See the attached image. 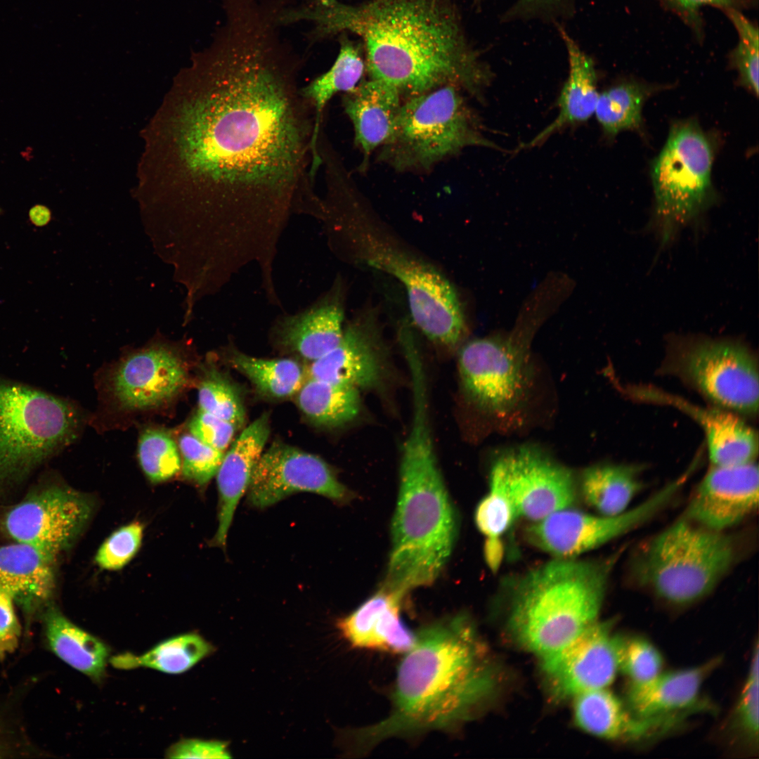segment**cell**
<instances>
[{"label": "cell", "instance_id": "cell-1", "mask_svg": "<svg viewBox=\"0 0 759 759\" xmlns=\"http://www.w3.org/2000/svg\"><path fill=\"white\" fill-rule=\"evenodd\" d=\"M294 73L262 48L240 47L199 57L186 74L180 202L166 214L181 243L217 266L271 261L290 219L320 213L314 114Z\"/></svg>", "mask_w": 759, "mask_h": 759}, {"label": "cell", "instance_id": "cell-2", "mask_svg": "<svg viewBox=\"0 0 759 759\" xmlns=\"http://www.w3.org/2000/svg\"><path fill=\"white\" fill-rule=\"evenodd\" d=\"M283 20L314 22L320 36L355 34L369 78L391 84L403 100L445 86L481 100L492 79L450 0H312Z\"/></svg>", "mask_w": 759, "mask_h": 759}, {"label": "cell", "instance_id": "cell-3", "mask_svg": "<svg viewBox=\"0 0 759 759\" xmlns=\"http://www.w3.org/2000/svg\"><path fill=\"white\" fill-rule=\"evenodd\" d=\"M397 668L388 716L347 731L349 752L362 755L396 737L450 731L473 716L492 686L486 651L467 616L456 615L416 632Z\"/></svg>", "mask_w": 759, "mask_h": 759}, {"label": "cell", "instance_id": "cell-4", "mask_svg": "<svg viewBox=\"0 0 759 759\" xmlns=\"http://www.w3.org/2000/svg\"><path fill=\"white\" fill-rule=\"evenodd\" d=\"M457 531L455 512L435 454L428 401L415 398L401 453L392 549L382 586L406 595L432 584L451 554Z\"/></svg>", "mask_w": 759, "mask_h": 759}, {"label": "cell", "instance_id": "cell-5", "mask_svg": "<svg viewBox=\"0 0 759 759\" xmlns=\"http://www.w3.org/2000/svg\"><path fill=\"white\" fill-rule=\"evenodd\" d=\"M339 252L383 271L404 287L415 326L432 343L455 349L467 333L461 301L449 280L433 265L407 252L373 227L356 190H346L326 204L320 221Z\"/></svg>", "mask_w": 759, "mask_h": 759}, {"label": "cell", "instance_id": "cell-6", "mask_svg": "<svg viewBox=\"0 0 759 759\" xmlns=\"http://www.w3.org/2000/svg\"><path fill=\"white\" fill-rule=\"evenodd\" d=\"M619 556L554 557L524 574L514 587L510 616L517 641L543 658L596 622Z\"/></svg>", "mask_w": 759, "mask_h": 759}, {"label": "cell", "instance_id": "cell-7", "mask_svg": "<svg viewBox=\"0 0 759 759\" xmlns=\"http://www.w3.org/2000/svg\"><path fill=\"white\" fill-rule=\"evenodd\" d=\"M736 557L731 536L682 517L641 546L630 571L638 585L665 602L683 606L708 595Z\"/></svg>", "mask_w": 759, "mask_h": 759}, {"label": "cell", "instance_id": "cell-8", "mask_svg": "<svg viewBox=\"0 0 759 759\" xmlns=\"http://www.w3.org/2000/svg\"><path fill=\"white\" fill-rule=\"evenodd\" d=\"M463 92L445 86L403 100L378 160L398 172H427L468 147L499 149L482 134Z\"/></svg>", "mask_w": 759, "mask_h": 759}, {"label": "cell", "instance_id": "cell-9", "mask_svg": "<svg viewBox=\"0 0 759 759\" xmlns=\"http://www.w3.org/2000/svg\"><path fill=\"white\" fill-rule=\"evenodd\" d=\"M79 426L67 400L0 377V494L72 443Z\"/></svg>", "mask_w": 759, "mask_h": 759}, {"label": "cell", "instance_id": "cell-10", "mask_svg": "<svg viewBox=\"0 0 759 759\" xmlns=\"http://www.w3.org/2000/svg\"><path fill=\"white\" fill-rule=\"evenodd\" d=\"M713 148L698 124H675L651 167L654 205L649 228L661 247L696 226L715 201L711 180Z\"/></svg>", "mask_w": 759, "mask_h": 759}, {"label": "cell", "instance_id": "cell-11", "mask_svg": "<svg viewBox=\"0 0 759 759\" xmlns=\"http://www.w3.org/2000/svg\"><path fill=\"white\" fill-rule=\"evenodd\" d=\"M554 313L547 297L531 292L510 333L474 339L462 346L458 353L462 385L476 405L498 413L515 406L525 386L524 351L538 327Z\"/></svg>", "mask_w": 759, "mask_h": 759}, {"label": "cell", "instance_id": "cell-12", "mask_svg": "<svg viewBox=\"0 0 759 759\" xmlns=\"http://www.w3.org/2000/svg\"><path fill=\"white\" fill-rule=\"evenodd\" d=\"M666 368L718 408L740 415H757V362L742 343L675 337L670 344Z\"/></svg>", "mask_w": 759, "mask_h": 759}, {"label": "cell", "instance_id": "cell-13", "mask_svg": "<svg viewBox=\"0 0 759 759\" xmlns=\"http://www.w3.org/2000/svg\"><path fill=\"white\" fill-rule=\"evenodd\" d=\"M681 475L639 505L616 515L593 514L570 508L533 523L528 542L556 558H576L640 527L667 506L686 483Z\"/></svg>", "mask_w": 759, "mask_h": 759}, {"label": "cell", "instance_id": "cell-14", "mask_svg": "<svg viewBox=\"0 0 759 759\" xmlns=\"http://www.w3.org/2000/svg\"><path fill=\"white\" fill-rule=\"evenodd\" d=\"M92 510L83 493L62 484H44L4 513L1 528L15 542L57 559L79 536Z\"/></svg>", "mask_w": 759, "mask_h": 759}, {"label": "cell", "instance_id": "cell-15", "mask_svg": "<svg viewBox=\"0 0 759 759\" xmlns=\"http://www.w3.org/2000/svg\"><path fill=\"white\" fill-rule=\"evenodd\" d=\"M489 484L509 498L517 517L533 522L571 507L576 498L570 470L528 448L498 459L491 469Z\"/></svg>", "mask_w": 759, "mask_h": 759}, {"label": "cell", "instance_id": "cell-16", "mask_svg": "<svg viewBox=\"0 0 759 759\" xmlns=\"http://www.w3.org/2000/svg\"><path fill=\"white\" fill-rule=\"evenodd\" d=\"M299 492L316 493L340 503L353 496L323 459L275 441L254 469L248 501L254 507L266 508Z\"/></svg>", "mask_w": 759, "mask_h": 759}, {"label": "cell", "instance_id": "cell-17", "mask_svg": "<svg viewBox=\"0 0 759 759\" xmlns=\"http://www.w3.org/2000/svg\"><path fill=\"white\" fill-rule=\"evenodd\" d=\"M597 621L557 651L543 657V668L557 694L576 696L605 688L619 670L622 637Z\"/></svg>", "mask_w": 759, "mask_h": 759}, {"label": "cell", "instance_id": "cell-18", "mask_svg": "<svg viewBox=\"0 0 759 759\" xmlns=\"http://www.w3.org/2000/svg\"><path fill=\"white\" fill-rule=\"evenodd\" d=\"M188 372L177 349L155 342L128 355L112 377V392L129 410L157 408L174 398L187 382Z\"/></svg>", "mask_w": 759, "mask_h": 759}, {"label": "cell", "instance_id": "cell-19", "mask_svg": "<svg viewBox=\"0 0 759 759\" xmlns=\"http://www.w3.org/2000/svg\"><path fill=\"white\" fill-rule=\"evenodd\" d=\"M759 472L754 462L712 465L694 490L683 517L716 531L730 528L758 505Z\"/></svg>", "mask_w": 759, "mask_h": 759}, {"label": "cell", "instance_id": "cell-20", "mask_svg": "<svg viewBox=\"0 0 759 759\" xmlns=\"http://www.w3.org/2000/svg\"><path fill=\"white\" fill-rule=\"evenodd\" d=\"M375 310L361 312L344 326L339 344L312 361L309 378L353 387H378L384 375V346Z\"/></svg>", "mask_w": 759, "mask_h": 759}, {"label": "cell", "instance_id": "cell-21", "mask_svg": "<svg viewBox=\"0 0 759 759\" xmlns=\"http://www.w3.org/2000/svg\"><path fill=\"white\" fill-rule=\"evenodd\" d=\"M344 298L343 282L337 278L328 290L304 309L280 314L271 327L275 344L311 362L322 357L342 337Z\"/></svg>", "mask_w": 759, "mask_h": 759}, {"label": "cell", "instance_id": "cell-22", "mask_svg": "<svg viewBox=\"0 0 759 759\" xmlns=\"http://www.w3.org/2000/svg\"><path fill=\"white\" fill-rule=\"evenodd\" d=\"M630 393L638 399L674 406L691 416L703 428L712 465L754 462L758 450V434L737 413L720 408H702L649 387L630 388Z\"/></svg>", "mask_w": 759, "mask_h": 759}, {"label": "cell", "instance_id": "cell-23", "mask_svg": "<svg viewBox=\"0 0 759 759\" xmlns=\"http://www.w3.org/2000/svg\"><path fill=\"white\" fill-rule=\"evenodd\" d=\"M406 596L383 586L337 626L354 648L405 654L414 644L416 633L401 617Z\"/></svg>", "mask_w": 759, "mask_h": 759}, {"label": "cell", "instance_id": "cell-24", "mask_svg": "<svg viewBox=\"0 0 759 759\" xmlns=\"http://www.w3.org/2000/svg\"><path fill=\"white\" fill-rule=\"evenodd\" d=\"M270 434L269 417L263 413L238 436L224 453L216 474L219 491L218 527L214 545L224 547L241 498L248 489Z\"/></svg>", "mask_w": 759, "mask_h": 759}, {"label": "cell", "instance_id": "cell-25", "mask_svg": "<svg viewBox=\"0 0 759 759\" xmlns=\"http://www.w3.org/2000/svg\"><path fill=\"white\" fill-rule=\"evenodd\" d=\"M720 662L717 657L691 668L661 673L646 682H630L625 706L640 718H682L699 708L703 682Z\"/></svg>", "mask_w": 759, "mask_h": 759}, {"label": "cell", "instance_id": "cell-26", "mask_svg": "<svg viewBox=\"0 0 759 759\" xmlns=\"http://www.w3.org/2000/svg\"><path fill=\"white\" fill-rule=\"evenodd\" d=\"M403 101L395 87L370 78L343 94L342 106L353 125L355 145L363 155L361 170L367 169L372 153L390 136Z\"/></svg>", "mask_w": 759, "mask_h": 759}, {"label": "cell", "instance_id": "cell-27", "mask_svg": "<svg viewBox=\"0 0 759 759\" xmlns=\"http://www.w3.org/2000/svg\"><path fill=\"white\" fill-rule=\"evenodd\" d=\"M575 696L577 724L595 736L613 740L639 741L671 730L672 718H640L605 688L588 690Z\"/></svg>", "mask_w": 759, "mask_h": 759}, {"label": "cell", "instance_id": "cell-28", "mask_svg": "<svg viewBox=\"0 0 759 759\" xmlns=\"http://www.w3.org/2000/svg\"><path fill=\"white\" fill-rule=\"evenodd\" d=\"M56 558L26 543L0 545V586L30 616L46 607L56 588Z\"/></svg>", "mask_w": 759, "mask_h": 759}, {"label": "cell", "instance_id": "cell-29", "mask_svg": "<svg viewBox=\"0 0 759 759\" xmlns=\"http://www.w3.org/2000/svg\"><path fill=\"white\" fill-rule=\"evenodd\" d=\"M559 32L568 53L569 75L559 96V113L552 123L524 144V148L538 145L561 129L585 122L595 114L599 93L593 61L564 29Z\"/></svg>", "mask_w": 759, "mask_h": 759}, {"label": "cell", "instance_id": "cell-30", "mask_svg": "<svg viewBox=\"0 0 759 759\" xmlns=\"http://www.w3.org/2000/svg\"><path fill=\"white\" fill-rule=\"evenodd\" d=\"M43 617L46 636L53 652L91 679L101 680L110 655L107 645L73 623L53 605L46 607Z\"/></svg>", "mask_w": 759, "mask_h": 759}, {"label": "cell", "instance_id": "cell-31", "mask_svg": "<svg viewBox=\"0 0 759 759\" xmlns=\"http://www.w3.org/2000/svg\"><path fill=\"white\" fill-rule=\"evenodd\" d=\"M362 51L361 46L356 45L346 35H342L339 51L332 67L301 87L303 95L311 105L314 114L312 140L313 160L320 158L319 138L323 113L327 103L337 93H345L353 90L363 79L365 63Z\"/></svg>", "mask_w": 759, "mask_h": 759}, {"label": "cell", "instance_id": "cell-32", "mask_svg": "<svg viewBox=\"0 0 759 759\" xmlns=\"http://www.w3.org/2000/svg\"><path fill=\"white\" fill-rule=\"evenodd\" d=\"M642 466L601 464L586 469L580 479V492L597 514L613 516L628 509L643 487Z\"/></svg>", "mask_w": 759, "mask_h": 759}, {"label": "cell", "instance_id": "cell-33", "mask_svg": "<svg viewBox=\"0 0 759 759\" xmlns=\"http://www.w3.org/2000/svg\"><path fill=\"white\" fill-rule=\"evenodd\" d=\"M296 394L300 410L319 426L343 425L360 411L359 389L351 386L307 377Z\"/></svg>", "mask_w": 759, "mask_h": 759}, {"label": "cell", "instance_id": "cell-34", "mask_svg": "<svg viewBox=\"0 0 759 759\" xmlns=\"http://www.w3.org/2000/svg\"><path fill=\"white\" fill-rule=\"evenodd\" d=\"M213 651V646L202 636L190 632L164 640L141 656L125 653L112 657L110 662L119 669L143 667L168 674H180Z\"/></svg>", "mask_w": 759, "mask_h": 759}, {"label": "cell", "instance_id": "cell-35", "mask_svg": "<svg viewBox=\"0 0 759 759\" xmlns=\"http://www.w3.org/2000/svg\"><path fill=\"white\" fill-rule=\"evenodd\" d=\"M231 363L260 393L273 398L296 394L307 379L306 370L290 358H260L235 351Z\"/></svg>", "mask_w": 759, "mask_h": 759}, {"label": "cell", "instance_id": "cell-36", "mask_svg": "<svg viewBox=\"0 0 759 759\" xmlns=\"http://www.w3.org/2000/svg\"><path fill=\"white\" fill-rule=\"evenodd\" d=\"M650 89L636 82H624L599 94L595 114L606 134L637 129L642 123L643 105Z\"/></svg>", "mask_w": 759, "mask_h": 759}, {"label": "cell", "instance_id": "cell-37", "mask_svg": "<svg viewBox=\"0 0 759 759\" xmlns=\"http://www.w3.org/2000/svg\"><path fill=\"white\" fill-rule=\"evenodd\" d=\"M138 456L143 472L153 484L174 477L181 469L179 446L169 434L160 429L149 428L143 432Z\"/></svg>", "mask_w": 759, "mask_h": 759}, {"label": "cell", "instance_id": "cell-38", "mask_svg": "<svg viewBox=\"0 0 759 759\" xmlns=\"http://www.w3.org/2000/svg\"><path fill=\"white\" fill-rule=\"evenodd\" d=\"M516 517L509 498L499 490L490 487L474 513L476 526L486 537L484 552L498 554L505 552L501 536L512 526Z\"/></svg>", "mask_w": 759, "mask_h": 759}, {"label": "cell", "instance_id": "cell-39", "mask_svg": "<svg viewBox=\"0 0 759 759\" xmlns=\"http://www.w3.org/2000/svg\"><path fill=\"white\" fill-rule=\"evenodd\" d=\"M199 410L225 420L236 427L245 422V411L236 389L220 373L209 370L198 387Z\"/></svg>", "mask_w": 759, "mask_h": 759}, {"label": "cell", "instance_id": "cell-40", "mask_svg": "<svg viewBox=\"0 0 759 759\" xmlns=\"http://www.w3.org/2000/svg\"><path fill=\"white\" fill-rule=\"evenodd\" d=\"M739 40L732 58L743 86L758 95V29L734 7L726 9Z\"/></svg>", "mask_w": 759, "mask_h": 759}, {"label": "cell", "instance_id": "cell-41", "mask_svg": "<svg viewBox=\"0 0 759 759\" xmlns=\"http://www.w3.org/2000/svg\"><path fill=\"white\" fill-rule=\"evenodd\" d=\"M758 643L755 644L748 675L732 715V729L749 744L758 742Z\"/></svg>", "mask_w": 759, "mask_h": 759}, {"label": "cell", "instance_id": "cell-42", "mask_svg": "<svg viewBox=\"0 0 759 759\" xmlns=\"http://www.w3.org/2000/svg\"><path fill=\"white\" fill-rule=\"evenodd\" d=\"M662 656L648 640L640 637H622L619 670L631 683L648 682L661 673Z\"/></svg>", "mask_w": 759, "mask_h": 759}, {"label": "cell", "instance_id": "cell-43", "mask_svg": "<svg viewBox=\"0 0 759 759\" xmlns=\"http://www.w3.org/2000/svg\"><path fill=\"white\" fill-rule=\"evenodd\" d=\"M179 448L185 479L202 486L216 474L224 452L207 446L191 434L181 436Z\"/></svg>", "mask_w": 759, "mask_h": 759}, {"label": "cell", "instance_id": "cell-44", "mask_svg": "<svg viewBox=\"0 0 759 759\" xmlns=\"http://www.w3.org/2000/svg\"><path fill=\"white\" fill-rule=\"evenodd\" d=\"M143 526L139 521L124 525L113 532L100 546L96 564L105 570H119L134 557L141 545Z\"/></svg>", "mask_w": 759, "mask_h": 759}, {"label": "cell", "instance_id": "cell-45", "mask_svg": "<svg viewBox=\"0 0 759 759\" xmlns=\"http://www.w3.org/2000/svg\"><path fill=\"white\" fill-rule=\"evenodd\" d=\"M190 434L207 446L224 452L231 442L235 429L232 423L199 410L191 419Z\"/></svg>", "mask_w": 759, "mask_h": 759}, {"label": "cell", "instance_id": "cell-46", "mask_svg": "<svg viewBox=\"0 0 759 759\" xmlns=\"http://www.w3.org/2000/svg\"><path fill=\"white\" fill-rule=\"evenodd\" d=\"M12 595L0 586V660L18 647L21 628Z\"/></svg>", "mask_w": 759, "mask_h": 759}, {"label": "cell", "instance_id": "cell-47", "mask_svg": "<svg viewBox=\"0 0 759 759\" xmlns=\"http://www.w3.org/2000/svg\"><path fill=\"white\" fill-rule=\"evenodd\" d=\"M167 756L170 758H229L231 757L226 742L198 739H184L175 744L169 749Z\"/></svg>", "mask_w": 759, "mask_h": 759}, {"label": "cell", "instance_id": "cell-48", "mask_svg": "<svg viewBox=\"0 0 759 759\" xmlns=\"http://www.w3.org/2000/svg\"><path fill=\"white\" fill-rule=\"evenodd\" d=\"M681 9L689 13H693L701 6H713L727 9L733 7L734 0H670Z\"/></svg>", "mask_w": 759, "mask_h": 759}, {"label": "cell", "instance_id": "cell-49", "mask_svg": "<svg viewBox=\"0 0 759 759\" xmlns=\"http://www.w3.org/2000/svg\"><path fill=\"white\" fill-rule=\"evenodd\" d=\"M30 216L34 223H46L50 219V212L43 206H36L31 209Z\"/></svg>", "mask_w": 759, "mask_h": 759}, {"label": "cell", "instance_id": "cell-50", "mask_svg": "<svg viewBox=\"0 0 759 759\" xmlns=\"http://www.w3.org/2000/svg\"><path fill=\"white\" fill-rule=\"evenodd\" d=\"M557 0H521V4L526 5H536L541 4H547L554 1Z\"/></svg>", "mask_w": 759, "mask_h": 759}]
</instances>
